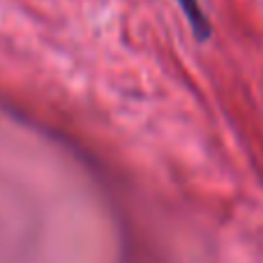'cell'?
Listing matches in <instances>:
<instances>
[{"instance_id":"obj_1","label":"cell","mask_w":263,"mask_h":263,"mask_svg":"<svg viewBox=\"0 0 263 263\" xmlns=\"http://www.w3.org/2000/svg\"><path fill=\"white\" fill-rule=\"evenodd\" d=\"M178 5H180V9L185 12L187 21H190L192 30H194L196 40L199 42H205L210 37V32H213V26H210V21L205 18L203 9H201L199 0H178Z\"/></svg>"}]
</instances>
